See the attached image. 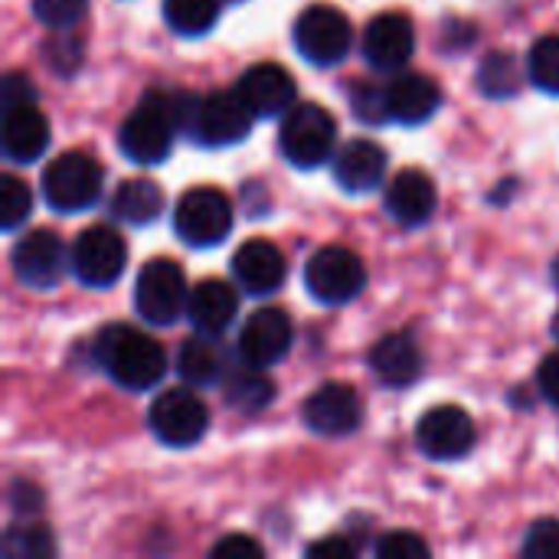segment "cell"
<instances>
[{
  "instance_id": "cell-1",
  "label": "cell",
  "mask_w": 559,
  "mask_h": 559,
  "mask_svg": "<svg viewBox=\"0 0 559 559\" xmlns=\"http://www.w3.org/2000/svg\"><path fill=\"white\" fill-rule=\"evenodd\" d=\"M95 360L98 367L124 390H151L167 373L164 347L131 324H111L95 337Z\"/></svg>"
},
{
  "instance_id": "cell-2",
  "label": "cell",
  "mask_w": 559,
  "mask_h": 559,
  "mask_svg": "<svg viewBox=\"0 0 559 559\" xmlns=\"http://www.w3.org/2000/svg\"><path fill=\"white\" fill-rule=\"evenodd\" d=\"M177 115H180V131L206 147L239 144L255 118L239 98V92H210V95L183 92L177 95Z\"/></svg>"
},
{
  "instance_id": "cell-3",
  "label": "cell",
  "mask_w": 559,
  "mask_h": 559,
  "mask_svg": "<svg viewBox=\"0 0 559 559\" xmlns=\"http://www.w3.org/2000/svg\"><path fill=\"white\" fill-rule=\"evenodd\" d=\"M180 131L177 115V95H167L160 88H151L141 95V102L131 108V115L121 121L118 147L134 164H160L170 154L174 134Z\"/></svg>"
},
{
  "instance_id": "cell-4",
  "label": "cell",
  "mask_w": 559,
  "mask_h": 559,
  "mask_svg": "<svg viewBox=\"0 0 559 559\" xmlns=\"http://www.w3.org/2000/svg\"><path fill=\"white\" fill-rule=\"evenodd\" d=\"M278 141H282V154L295 167L311 170V167H321L334 154L337 124L328 108H321L314 102H301L285 111Z\"/></svg>"
},
{
  "instance_id": "cell-5",
  "label": "cell",
  "mask_w": 559,
  "mask_h": 559,
  "mask_svg": "<svg viewBox=\"0 0 559 559\" xmlns=\"http://www.w3.org/2000/svg\"><path fill=\"white\" fill-rule=\"evenodd\" d=\"M102 183L105 177L98 160L82 151H66L43 170V197L59 213H82L95 206Z\"/></svg>"
},
{
  "instance_id": "cell-6",
  "label": "cell",
  "mask_w": 559,
  "mask_h": 559,
  "mask_svg": "<svg viewBox=\"0 0 559 559\" xmlns=\"http://www.w3.org/2000/svg\"><path fill=\"white\" fill-rule=\"evenodd\" d=\"M177 236L193 249H213L233 233V203L216 187H193L174 210Z\"/></svg>"
},
{
  "instance_id": "cell-7",
  "label": "cell",
  "mask_w": 559,
  "mask_h": 559,
  "mask_svg": "<svg viewBox=\"0 0 559 559\" xmlns=\"http://www.w3.org/2000/svg\"><path fill=\"white\" fill-rule=\"evenodd\" d=\"M187 278L177 262L170 259H151L138 278H134V308L147 324L167 328L180 314H187Z\"/></svg>"
},
{
  "instance_id": "cell-8",
  "label": "cell",
  "mask_w": 559,
  "mask_h": 559,
  "mask_svg": "<svg viewBox=\"0 0 559 559\" xmlns=\"http://www.w3.org/2000/svg\"><path fill=\"white\" fill-rule=\"evenodd\" d=\"M305 285L321 305H347L364 292L367 269L357 252L344 246H324L308 259Z\"/></svg>"
},
{
  "instance_id": "cell-9",
  "label": "cell",
  "mask_w": 559,
  "mask_h": 559,
  "mask_svg": "<svg viewBox=\"0 0 559 559\" xmlns=\"http://www.w3.org/2000/svg\"><path fill=\"white\" fill-rule=\"evenodd\" d=\"M151 432L157 442H164L167 449H190L197 445L206 429H210V413L200 403L197 393L177 386V390H164L147 413Z\"/></svg>"
},
{
  "instance_id": "cell-10",
  "label": "cell",
  "mask_w": 559,
  "mask_h": 559,
  "mask_svg": "<svg viewBox=\"0 0 559 559\" xmlns=\"http://www.w3.org/2000/svg\"><path fill=\"white\" fill-rule=\"evenodd\" d=\"M350 39H354L350 20L328 3L308 7L295 20V49L314 66L341 62L350 52Z\"/></svg>"
},
{
  "instance_id": "cell-11",
  "label": "cell",
  "mask_w": 559,
  "mask_h": 559,
  "mask_svg": "<svg viewBox=\"0 0 559 559\" xmlns=\"http://www.w3.org/2000/svg\"><path fill=\"white\" fill-rule=\"evenodd\" d=\"M128 262L124 239L111 226H88L75 236L69 249V265L75 278L88 288H108L121 278Z\"/></svg>"
},
{
  "instance_id": "cell-12",
  "label": "cell",
  "mask_w": 559,
  "mask_h": 559,
  "mask_svg": "<svg viewBox=\"0 0 559 559\" xmlns=\"http://www.w3.org/2000/svg\"><path fill=\"white\" fill-rule=\"evenodd\" d=\"M66 259H69L66 246L52 229H33V233L20 236L10 252L13 275L26 288H36V292H49L62 282Z\"/></svg>"
},
{
  "instance_id": "cell-13",
  "label": "cell",
  "mask_w": 559,
  "mask_h": 559,
  "mask_svg": "<svg viewBox=\"0 0 559 559\" xmlns=\"http://www.w3.org/2000/svg\"><path fill=\"white\" fill-rule=\"evenodd\" d=\"M475 423L462 406H432L416 426L419 449L436 462H455L468 455L475 449Z\"/></svg>"
},
{
  "instance_id": "cell-14",
  "label": "cell",
  "mask_w": 559,
  "mask_h": 559,
  "mask_svg": "<svg viewBox=\"0 0 559 559\" xmlns=\"http://www.w3.org/2000/svg\"><path fill=\"white\" fill-rule=\"evenodd\" d=\"M292 341H295L292 318L282 308H259L242 324L236 350H239L242 364H252V367L265 370V367H272V364L288 357Z\"/></svg>"
},
{
  "instance_id": "cell-15",
  "label": "cell",
  "mask_w": 559,
  "mask_h": 559,
  "mask_svg": "<svg viewBox=\"0 0 559 559\" xmlns=\"http://www.w3.org/2000/svg\"><path fill=\"white\" fill-rule=\"evenodd\" d=\"M416 49V26L406 13H380L367 23L364 33V59L380 69V72H393L403 69L409 62Z\"/></svg>"
},
{
  "instance_id": "cell-16",
  "label": "cell",
  "mask_w": 559,
  "mask_h": 559,
  "mask_svg": "<svg viewBox=\"0 0 559 559\" xmlns=\"http://www.w3.org/2000/svg\"><path fill=\"white\" fill-rule=\"evenodd\" d=\"M239 98L255 118H278L295 105V79L278 62H255L236 82Z\"/></svg>"
},
{
  "instance_id": "cell-17",
  "label": "cell",
  "mask_w": 559,
  "mask_h": 559,
  "mask_svg": "<svg viewBox=\"0 0 559 559\" xmlns=\"http://www.w3.org/2000/svg\"><path fill=\"white\" fill-rule=\"evenodd\" d=\"M305 423L318 436H350L360 426V396L347 383H324L305 400Z\"/></svg>"
},
{
  "instance_id": "cell-18",
  "label": "cell",
  "mask_w": 559,
  "mask_h": 559,
  "mask_svg": "<svg viewBox=\"0 0 559 559\" xmlns=\"http://www.w3.org/2000/svg\"><path fill=\"white\" fill-rule=\"evenodd\" d=\"M285 255L278 252V246H272L269 239H246L236 255H233V275L242 285V292L265 298L272 292L282 288L285 282Z\"/></svg>"
},
{
  "instance_id": "cell-19",
  "label": "cell",
  "mask_w": 559,
  "mask_h": 559,
  "mask_svg": "<svg viewBox=\"0 0 559 559\" xmlns=\"http://www.w3.org/2000/svg\"><path fill=\"white\" fill-rule=\"evenodd\" d=\"M383 92H386V111L400 124H423L442 105L439 82L423 72H403Z\"/></svg>"
},
{
  "instance_id": "cell-20",
  "label": "cell",
  "mask_w": 559,
  "mask_h": 559,
  "mask_svg": "<svg viewBox=\"0 0 559 559\" xmlns=\"http://www.w3.org/2000/svg\"><path fill=\"white\" fill-rule=\"evenodd\" d=\"M0 144H3L7 160H13V164H33L49 147V121L43 118L36 102L3 108Z\"/></svg>"
},
{
  "instance_id": "cell-21",
  "label": "cell",
  "mask_w": 559,
  "mask_h": 559,
  "mask_svg": "<svg viewBox=\"0 0 559 559\" xmlns=\"http://www.w3.org/2000/svg\"><path fill=\"white\" fill-rule=\"evenodd\" d=\"M439 206V193H436V183L429 174L423 170H400L393 177V183L386 187V210L390 216L400 223V226H423L432 219Z\"/></svg>"
},
{
  "instance_id": "cell-22",
  "label": "cell",
  "mask_w": 559,
  "mask_h": 559,
  "mask_svg": "<svg viewBox=\"0 0 559 559\" xmlns=\"http://www.w3.org/2000/svg\"><path fill=\"white\" fill-rule=\"evenodd\" d=\"M334 177L347 193H370L386 177V151L373 141L354 138L334 157Z\"/></svg>"
},
{
  "instance_id": "cell-23",
  "label": "cell",
  "mask_w": 559,
  "mask_h": 559,
  "mask_svg": "<svg viewBox=\"0 0 559 559\" xmlns=\"http://www.w3.org/2000/svg\"><path fill=\"white\" fill-rule=\"evenodd\" d=\"M236 311H239L236 288L229 282H223V278L200 282L190 292V301H187V318L200 334H216L219 337L236 321Z\"/></svg>"
},
{
  "instance_id": "cell-24",
  "label": "cell",
  "mask_w": 559,
  "mask_h": 559,
  "mask_svg": "<svg viewBox=\"0 0 559 559\" xmlns=\"http://www.w3.org/2000/svg\"><path fill=\"white\" fill-rule=\"evenodd\" d=\"M370 367L386 386H409L423 373V350L409 334H386L370 350Z\"/></svg>"
},
{
  "instance_id": "cell-25",
  "label": "cell",
  "mask_w": 559,
  "mask_h": 559,
  "mask_svg": "<svg viewBox=\"0 0 559 559\" xmlns=\"http://www.w3.org/2000/svg\"><path fill=\"white\" fill-rule=\"evenodd\" d=\"M177 373L190 386H213L223 383L226 377V357L223 347L216 344V334H200L183 341L180 357H177Z\"/></svg>"
},
{
  "instance_id": "cell-26",
  "label": "cell",
  "mask_w": 559,
  "mask_h": 559,
  "mask_svg": "<svg viewBox=\"0 0 559 559\" xmlns=\"http://www.w3.org/2000/svg\"><path fill=\"white\" fill-rule=\"evenodd\" d=\"M108 210H111V216L121 219V223L147 226V223H154V219L160 216V210H164V190H160L154 180H144V177L124 180V183H118V190L111 193Z\"/></svg>"
},
{
  "instance_id": "cell-27",
  "label": "cell",
  "mask_w": 559,
  "mask_h": 559,
  "mask_svg": "<svg viewBox=\"0 0 559 559\" xmlns=\"http://www.w3.org/2000/svg\"><path fill=\"white\" fill-rule=\"evenodd\" d=\"M223 396H226L229 406H236L242 413H259V409H265L272 403L275 386L262 373V367L242 364L239 370H226V377H223Z\"/></svg>"
},
{
  "instance_id": "cell-28",
  "label": "cell",
  "mask_w": 559,
  "mask_h": 559,
  "mask_svg": "<svg viewBox=\"0 0 559 559\" xmlns=\"http://www.w3.org/2000/svg\"><path fill=\"white\" fill-rule=\"evenodd\" d=\"M524 82L521 62L514 52H488L478 66V85L488 98H511Z\"/></svg>"
},
{
  "instance_id": "cell-29",
  "label": "cell",
  "mask_w": 559,
  "mask_h": 559,
  "mask_svg": "<svg viewBox=\"0 0 559 559\" xmlns=\"http://www.w3.org/2000/svg\"><path fill=\"white\" fill-rule=\"evenodd\" d=\"M219 0H164V20L180 36H203L216 26Z\"/></svg>"
},
{
  "instance_id": "cell-30",
  "label": "cell",
  "mask_w": 559,
  "mask_h": 559,
  "mask_svg": "<svg viewBox=\"0 0 559 559\" xmlns=\"http://www.w3.org/2000/svg\"><path fill=\"white\" fill-rule=\"evenodd\" d=\"M527 79L547 92L559 95V36H540L527 52Z\"/></svg>"
},
{
  "instance_id": "cell-31",
  "label": "cell",
  "mask_w": 559,
  "mask_h": 559,
  "mask_svg": "<svg viewBox=\"0 0 559 559\" xmlns=\"http://www.w3.org/2000/svg\"><path fill=\"white\" fill-rule=\"evenodd\" d=\"M33 210V193L29 187L16 177V174H3L0 177V226L3 229H16Z\"/></svg>"
},
{
  "instance_id": "cell-32",
  "label": "cell",
  "mask_w": 559,
  "mask_h": 559,
  "mask_svg": "<svg viewBox=\"0 0 559 559\" xmlns=\"http://www.w3.org/2000/svg\"><path fill=\"white\" fill-rule=\"evenodd\" d=\"M88 10V0H33V13L49 29H72Z\"/></svg>"
},
{
  "instance_id": "cell-33",
  "label": "cell",
  "mask_w": 559,
  "mask_h": 559,
  "mask_svg": "<svg viewBox=\"0 0 559 559\" xmlns=\"http://www.w3.org/2000/svg\"><path fill=\"white\" fill-rule=\"evenodd\" d=\"M377 557L383 559H416L429 557V544L413 534V531H396V534H383L377 544Z\"/></svg>"
},
{
  "instance_id": "cell-34",
  "label": "cell",
  "mask_w": 559,
  "mask_h": 559,
  "mask_svg": "<svg viewBox=\"0 0 559 559\" xmlns=\"http://www.w3.org/2000/svg\"><path fill=\"white\" fill-rule=\"evenodd\" d=\"M524 557H531V559L559 557V521H537V524L527 531Z\"/></svg>"
},
{
  "instance_id": "cell-35",
  "label": "cell",
  "mask_w": 559,
  "mask_h": 559,
  "mask_svg": "<svg viewBox=\"0 0 559 559\" xmlns=\"http://www.w3.org/2000/svg\"><path fill=\"white\" fill-rule=\"evenodd\" d=\"M354 111H357V118L373 121V124L386 121L390 118V111H386V92L377 88V85H357L354 88Z\"/></svg>"
},
{
  "instance_id": "cell-36",
  "label": "cell",
  "mask_w": 559,
  "mask_h": 559,
  "mask_svg": "<svg viewBox=\"0 0 559 559\" xmlns=\"http://www.w3.org/2000/svg\"><path fill=\"white\" fill-rule=\"evenodd\" d=\"M0 98H3V108H16V105L36 102V92H33V82L23 72H10L3 79V85H0Z\"/></svg>"
},
{
  "instance_id": "cell-37",
  "label": "cell",
  "mask_w": 559,
  "mask_h": 559,
  "mask_svg": "<svg viewBox=\"0 0 559 559\" xmlns=\"http://www.w3.org/2000/svg\"><path fill=\"white\" fill-rule=\"evenodd\" d=\"M213 557H262V544H255V540L246 537V534H229V537H223V540L213 544Z\"/></svg>"
},
{
  "instance_id": "cell-38",
  "label": "cell",
  "mask_w": 559,
  "mask_h": 559,
  "mask_svg": "<svg viewBox=\"0 0 559 559\" xmlns=\"http://www.w3.org/2000/svg\"><path fill=\"white\" fill-rule=\"evenodd\" d=\"M537 386H540V393H544L547 403L559 406V350L540 360V367H537Z\"/></svg>"
},
{
  "instance_id": "cell-39",
  "label": "cell",
  "mask_w": 559,
  "mask_h": 559,
  "mask_svg": "<svg viewBox=\"0 0 559 559\" xmlns=\"http://www.w3.org/2000/svg\"><path fill=\"white\" fill-rule=\"evenodd\" d=\"M308 557H354V547L344 537H328V540L308 547Z\"/></svg>"
},
{
  "instance_id": "cell-40",
  "label": "cell",
  "mask_w": 559,
  "mask_h": 559,
  "mask_svg": "<svg viewBox=\"0 0 559 559\" xmlns=\"http://www.w3.org/2000/svg\"><path fill=\"white\" fill-rule=\"evenodd\" d=\"M550 275H554V285H557V292H559V255L554 259V269H550Z\"/></svg>"
},
{
  "instance_id": "cell-41",
  "label": "cell",
  "mask_w": 559,
  "mask_h": 559,
  "mask_svg": "<svg viewBox=\"0 0 559 559\" xmlns=\"http://www.w3.org/2000/svg\"><path fill=\"white\" fill-rule=\"evenodd\" d=\"M554 337L559 341V311H557V318H554Z\"/></svg>"
},
{
  "instance_id": "cell-42",
  "label": "cell",
  "mask_w": 559,
  "mask_h": 559,
  "mask_svg": "<svg viewBox=\"0 0 559 559\" xmlns=\"http://www.w3.org/2000/svg\"><path fill=\"white\" fill-rule=\"evenodd\" d=\"M236 3H239V0H236Z\"/></svg>"
}]
</instances>
